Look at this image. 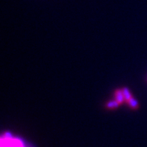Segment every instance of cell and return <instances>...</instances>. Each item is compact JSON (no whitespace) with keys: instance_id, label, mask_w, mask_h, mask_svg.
<instances>
[{"instance_id":"obj_4","label":"cell","mask_w":147,"mask_h":147,"mask_svg":"<svg viewBox=\"0 0 147 147\" xmlns=\"http://www.w3.org/2000/svg\"><path fill=\"white\" fill-rule=\"evenodd\" d=\"M122 90H123V96H124V98H125V101L127 102V101L132 97L131 93L130 92V91H129V89H128L127 88H123Z\"/></svg>"},{"instance_id":"obj_3","label":"cell","mask_w":147,"mask_h":147,"mask_svg":"<svg viewBox=\"0 0 147 147\" xmlns=\"http://www.w3.org/2000/svg\"><path fill=\"white\" fill-rule=\"evenodd\" d=\"M128 105L131 107V109H133V110H137L139 108V103H138V101H137L134 97H131L130 100H128L127 102Z\"/></svg>"},{"instance_id":"obj_1","label":"cell","mask_w":147,"mask_h":147,"mask_svg":"<svg viewBox=\"0 0 147 147\" xmlns=\"http://www.w3.org/2000/svg\"><path fill=\"white\" fill-rule=\"evenodd\" d=\"M115 99L120 105H122L124 101H125V98L123 96V92L122 89H116L115 91Z\"/></svg>"},{"instance_id":"obj_2","label":"cell","mask_w":147,"mask_h":147,"mask_svg":"<svg viewBox=\"0 0 147 147\" xmlns=\"http://www.w3.org/2000/svg\"><path fill=\"white\" fill-rule=\"evenodd\" d=\"M120 105V104L115 99L113 100H110L105 104V108L109 109V110H113V109H116Z\"/></svg>"}]
</instances>
